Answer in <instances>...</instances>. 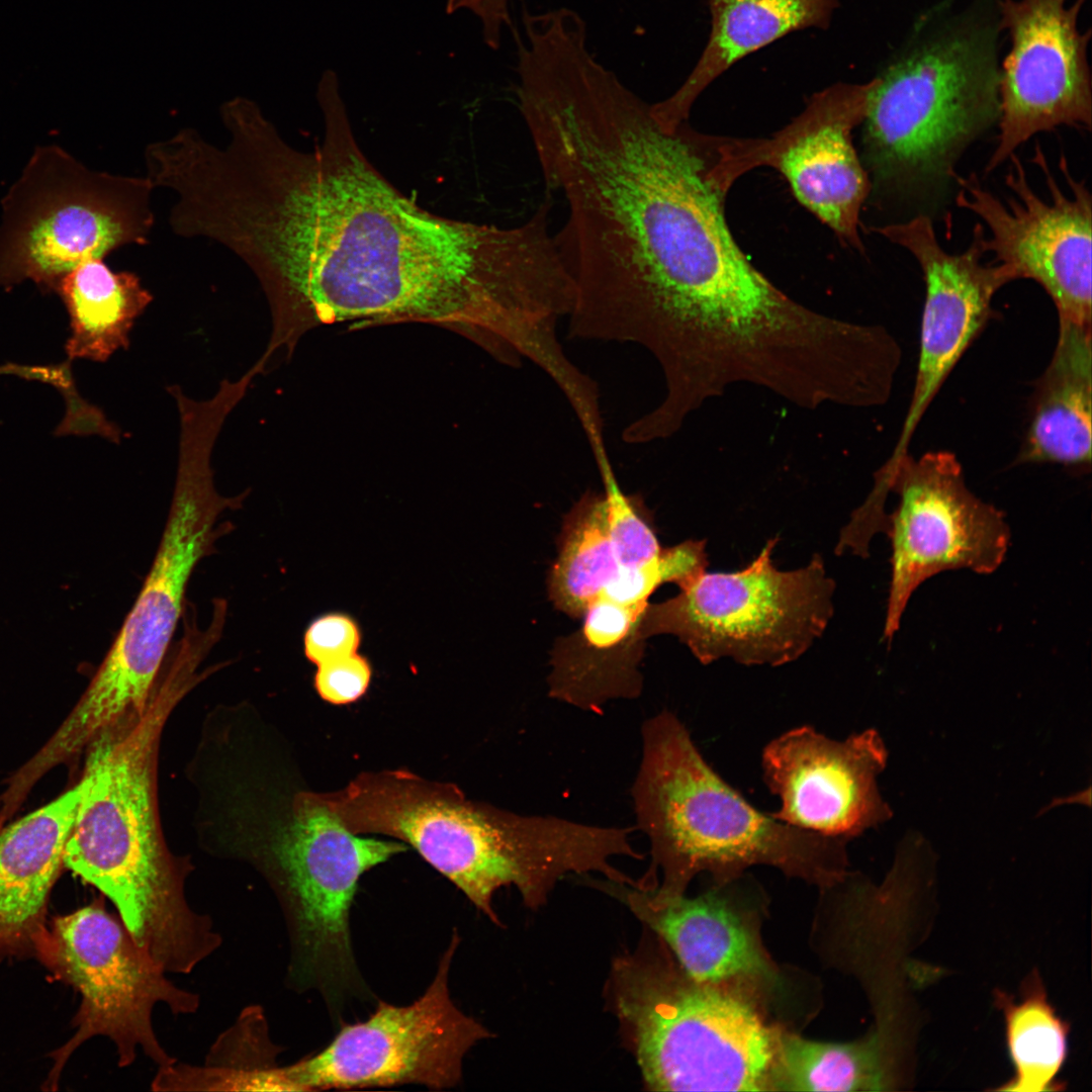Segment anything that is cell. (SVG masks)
<instances>
[{"instance_id": "6da1fadb", "label": "cell", "mask_w": 1092, "mask_h": 1092, "mask_svg": "<svg viewBox=\"0 0 1092 1092\" xmlns=\"http://www.w3.org/2000/svg\"><path fill=\"white\" fill-rule=\"evenodd\" d=\"M315 96L320 144L297 150L269 119L254 121L218 163L201 206L203 237L240 257L268 300L261 359L290 358L305 333L337 323L452 326L514 352L534 348L569 285L550 206L513 228L434 214L363 154L334 70Z\"/></svg>"}, {"instance_id": "7a4b0ae2", "label": "cell", "mask_w": 1092, "mask_h": 1092, "mask_svg": "<svg viewBox=\"0 0 1092 1092\" xmlns=\"http://www.w3.org/2000/svg\"><path fill=\"white\" fill-rule=\"evenodd\" d=\"M712 136L664 130L631 90L571 116L541 158L568 205L555 238L575 285L569 337L635 343L662 368L741 363L795 301L748 261L724 217Z\"/></svg>"}, {"instance_id": "3957f363", "label": "cell", "mask_w": 1092, "mask_h": 1092, "mask_svg": "<svg viewBox=\"0 0 1092 1092\" xmlns=\"http://www.w3.org/2000/svg\"><path fill=\"white\" fill-rule=\"evenodd\" d=\"M199 664L173 654L142 712L100 732L86 747L79 800L64 864L116 907L122 924L164 972L189 974L221 942L208 915L185 896L186 868L163 839L157 754L164 725L200 680Z\"/></svg>"}, {"instance_id": "277c9868", "label": "cell", "mask_w": 1092, "mask_h": 1092, "mask_svg": "<svg viewBox=\"0 0 1092 1092\" xmlns=\"http://www.w3.org/2000/svg\"><path fill=\"white\" fill-rule=\"evenodd\" d=\"M316 796L351 832L412 846L497 926L493 897L500 888H516L535 910L569 874L610 875L619 850L612 826L517 814L404 769L365 771Z\"/></svg>"}, {"instance_id": "5b68a950", "label": "cell", "mask_w": 1092, "mask_h": 1092, "mask_svg": "<svg viewBox=\"0 0 1092 1092\" xmlns=\"http://www.w3.org/2000/svg\"><path fill=\"white\" fill-rule=\"evenodd\" d=\"M997 0L943 1L874 78L863 158L876 186L914 190L953 177L964 151L999 120Z\"/></svg>"}, {"instance_id": "8992f818", "label": "cell", "mask_w": 1092, "mask_h": 1092, "mask_svg": "<svg viewBox=\"0 0 1092 1092\" xmlns=\"http://www.w3.org/2000/svg\"><path fill=\"white\" fill-rule=\"evenodd\" d=\"M641 737L631 797L651 863L638 888L678 894L701 870L725 874L754 863L817 880L842 871L846 840L755 809L707 763L672 712L645 720Z\"/></svg>"}, {"instance_id": "52a82bcc", "label": "cell", "mask_w": 1092, "mask_h": 1092, "mask_svg": "<svg viewBox=\"0 0 1092 1092\" xmlns=\"http://www.w3.org/2000/svg\"><path fill=\"white\" fill-rule=\"evenodd\" d=\"M645 930L612 963L607 995L646 1089L766 1090L770 1030L743 1000L674 970Z\"/></svg>"}, {"instance_id": "ba28073f", "label": "cell", "mask_w": 1092, "mask_h": 1092, "mask_svg": "<svg viewBox=\"0 0 1092 1092\" xmlns=\"http://www.w3.org/2000/svg\"><path fill=\"white\" fill-rule=\"evenodd\" d=\"M250 833L249 857L274 889L290 938L288 981L316 990L334 1020L348 1004L374 996L355 960L351 908L360 878L405 851L401 841L363 837L348 830L317 798L300 791Z\"/></svg>"}, {"instance_id": "9c48e42d", "label": "cell", "mask_w": 1092, "mask_h": 1092, "mask_svg": "<svg viewBox=\"0 0 1092 1092\" xmlns=\"http://www.w3.org/2000/svg\"><path fill=\"white\" fill-rule=\"evenodd\" d=\"M248 492L229 497L216 491L205 448L178 452L172 503L151 570L89 687L49 739L56 756L73 757L100 732L144 710L182 614L189 577L222 533L216 527L220 514L240 508Z\"/></svg>"}, {"instance_id": "30bf717a", "label": "cell", "mask_w": 1092, "mask_h": 1092, "mask_svg": "<svg viewBox=\"0 0 1092 1092\" xmlns=\"http://www.w3.org/2000/svg\"><path fill=\"white\" fill-rule=\"evenodd\" d=\"M151 180L88 169L63 148L36 147L1 200L0 287L42 292L89 258L145 246L155 223Z\"/></svg>"}, {"instance_id": "8fae6325", "label": "cell", "mask_w": 1092, "mask_h": 1092, "mask_svg": "<svg viewBox=\"0 0 1092 1092\" xmlns=\"http://www.w3.org/2000/svg\"><path fill=\"white\" fill-rule=\"evenodd\" d=\"M778 538L733 572L704 571L679 593L648 603L645 639L670 634L703 664L730 657L744 665L779 666L803 655L833 616L834 580L815 554L794 570L772 562Z\"/></svg>"}, {"instance_id": "7c38bea8", "label": "cell", "mask_w": 1092, "mask_h": 1092, "mask_svg": "<svg viewBox=\"0 0 1092 1092\" xmlns=\"http://www.w3.org/2000/svg\"><path fill=\"white\" fill-rule=\"evenodd\" d=\"M32 946L82 996L77 1031L55 1056L51 1085L76 1048L95 1035L113 1041L120 1067L131 1065L138 1050L160 1069L176 1063L154 1031V1008L165 1004L176 1015L192 1014L199 1007V996L168 980L101 902L55 919Z\"/></svg>"}, {"instance_id": "4fadbf2b", "label": "cell", "mask_w": 1092, "mask_h": 1092, "mask_svg": "<svg viewBox=\"0 0 1092 1092\" xmlns=\"http://www.w3.org/2000/svg\"><path fill=\"white\" fill-rule=\"evenodd\" d=\"M459 940L454 930L433 982L416 1001L396 1006L380 1000L364 1021L341 1023L321 1051L280 1067L283 1091L457 1086L465 1055L492 1037L450 997L448 975Z\"/></svg>"}, {"instance_id": "5bb4252c", "label": "cell", "mask_w": 1092, "mask_h": 1092, "mask_svg": "<svg viewBox=\"0 0 1092 1092\" xmlns=\"http://www.w3.org/2000/svg\"><path fill=\"white\" fill-rule=\"evenodd\" d=\"M899 495L887 516L891 542V579L884 626L890 643L916 588L944 570L967 568L994 572L1003 562L1010 530L1004 515L972 493L956 455L946 451L904 455L878 471L870 493L885 502Z\"/></svg>"}, {"instance_id": "9a60e30c", "label": "cell", "mask_w": 1092, "mask_h": 1092, "mask_svg": "<svg viewBox=\"0 0 1092 1092\" xmlns=\"http://www.w3.org/2000/svg\"><path fill=\"white\" fill-rule=\"evenodd\" d=\"M1005 183L1011 194L1000 199L975 174L954 173L956 202L987 226L985 253L994 255L1013 279L1038 283L1056 305L1060 320L1091 324V194L1085 180H1075L1064 157L1061 170L1067 187L1059 186L1037 147L1034 162L1045 176L1048 198L1030 186L1016 153Z\"/></svg>"}, {"instance_id": "2e32d148", "label": "cell", "mask_w": 1092, "mask_h": 1092, "mask_svg": "<svg viewBox=\"0 0 1092 1092\" xmlns=\"http://www.w3.org/2000/svg\"><path fill=\"white\" fill-rule=\"evenodd\" d=\"M874 79L836 83L815 93L805 109L768 139L715 138L712 173L729 190L756 167L779 171L794 195L843 242L862 250L859 212L872 182L852 144Z\"/></svg>"}, {"instance_id": "e0dca14e", "label": "cell", "mask_w": 1092, "mask_h": 1092, "mask_svg": "<svg viewBox=\"0 0 1092 1092\" xmlns=\"http://www.w3.org/2000/svg\"><path fill=\"white\" fill-rule=\"evenodd\" d=\"M1086 0H998L1010 48L1000 65L997 146L986 172L1034 134L1067 125L1090 130L1091 75L1079 15Z\"/></svg>"}, {"instance_id": "ac0fdd59", "label": "cell", "mask_w": 1092, "mask_h": 1092, "mask_svg": "<svg viewBox=\"0 0 1092 1092\" xmlns=\"http://www.w3.org/2000/svg\"><path fill=\"white\" fill-rule=\"evenodd\" d=\"M907 250L918 262L925 283L916 381L900 439L888 460L908 454V443L941 384L986 324L996 292L1014 281L1002 264L982 262L985 231L977 223L969 247L950 254L939 244L925 214L873 228Z\"/></svg>"}, {"instance_id": "d6986e66", "label": "cell", "mask_w": 1092, "mask_h": 1092, "mask_svg": "<svg viewBox=\"0 0 1092 1092\" xmlns=\"http://www.w3.org/2000/svg\"><path fill=\"white\" fill-rule=\"evenodd\" d=\"M887 749L875 729L843 741L812 726L793 728L763 749L761 767L769 791L781 800L770 815L790 826L848 841L889 820L877 777Z\"/></svg>"}, {"instance_id": "ffe728a7", "label": "cell", "mask_w": 1092, "mask_h": 1092, "mask_svg": "<svg viewBox=\"0 0 1092 1092\" xmlns=\"http://www.w3.org/2000/svg\"><path fill=\"white\" fill-rule=\"evenodd\" d=\"M597 889L619 900L672 952L693 981L711 985L753 974L762 960L752 936L735 913L713 894L687 898L653 887L641 889L608 880Z\"/></svg>"}, {"instance_id": "44dd1931", "label": "cell", "mask_w": 1092, "mask_h": 1092, "mask_svg": "<svg viewBox=\"0 0 1092 1092\" xmlns=\"http://www.w3.org/2000/svg\"><path fill=\"white\" fill-rule=\"evenodd\" d=\"M648 603L629 605L599 597L584 613L581 627L554 644L549 697L597 714L612 700L640 697L639 665L646 640L641 622Z\"/></svg>"}, {"instance_id": "7402d4cb", "label": "cell", "mask_w": 1092, "mask_h": 1092, "mask_svg": "<svg viewBox=\"0 0 1092 1092\" xmlns=\"http://www.w3.org/2000/svg\"><path fill=\"white\" fill-rule=\"evenodd\" d=\"M78 800L76 785L0 831V948L32 945L46 928Z\"/></svg>"}, {"instance_id": "603a6c76", "label": "cell", "mask_w": 1092, "mask_h": 1092, "mask_svg": "<svg viewBox=\"0 0 1092 1092\" xmlns=\"http://www.w3.org/2000/svg\"><path fill=\"white\" fill-rule=\"evenodd\" d=\"M711 30L702 55L679 88L650 104L666 131L687 121L700 94L732 65L784 35L826 28L839 0H707Z\"/></svg>"}, {"instance_id": "cb8c5ba5", "label": "cell", "mask_w": 1092, "mask_h": 1092, "mask_svg": "<svg viewBox=\"0 0 1092 1092\" xmlns=\"http://www.w3.org/2000/svg\"><path fill=\"white\" fill-rule=\"evenodd\" d=\"M1091 324L1059 318L1052 360L1037 382L1018 461L1091 463Z\"/></svg>"}, {"instance_id": "d4e9b609", "label": "cell", "mask_w": 1092, "mask_h": 1092, "mask_svg": "<svg viewBox=\"0 0 1092 1092\" xmlns=\"http://www.w3.org/2000/svg\"><path fill=\"white\" fill-rule=\"evenodd\" d=\"M56 293L70 317L69 360L106 362L130 346L132 327L153 294L131 271L115 272L103 258H89L61 280Z\"/></svg>"}, {"instance_id": "484cf974", "label": "cell", "mask_w": 1092, "mask_h": 1092, "mask_svg": "<svg viewBox=\"0 0 1092 1092\" xmlns=\"http://www.w3.org/2000/svg\"><path fill=\"white\" fill-rule=\"evenodd\" d=\"M620 572L606 495L586 491L563 518L557 557L547 578L549 599L560 612L582 618Z\"/></svg>"}, {"instance_id": "4316f807", "label": "cell", "mask_w": 1092, "mask_h": 1092, "mask_svg": "<svg viewBox=\"0 0 1092 1092\" xmlns=\"http://www.w3.org/2000/svg\"><path fill=\"white\" fill-rule=\"evenodd\" d=\"M996 1004L1004 1015L1007 1048L1015 1071L996 1090H1060L1056 1078L1068 1056L1069 1026L1048 1001L1040 979L1033 975L1026 981L1018 1002L998 992Z\"/></svg>"}, {"instance_id": "83f0119b", "label": "cell", "mask_w": 1092, "mask_h": 1092, "mask_svg": "<svg viewBox=\"0 0 1092 1092\" xmlns=\"http://www.w3.org/2000/svg\"><path fill=\"white\" fill-rule=\"evenodd\" d=\"M278 1053L269 1039L262 1011L250 1008L217 1039L205 1067L174 1064L160 1069L153 1088L281 1091L275 1063Z\"/></svg>"}, {"instance_id": "f1b7e54d", "label": "cell", "mask_w": 1092, "mask_h": 1092, "mask_svg": "<svg viewBox=\"0 0 1092 1092\" xmlns=\"http://www.w3.org/2000/svg\"><path fill=\"white\" fill-rule=\"evenodd\" d=\"M886 1077L877 1035L852 1043L785 1035L777 1043L770 1084L794 1091H880Z\"/></svg>"}, {"instance_id": "f546056e", "label": "cell", "mask_w": 1092, "mask_h": 1092, "mask_svg": "<svg viewBox=\"0 0 1092 1092\" xmlns=\"http://www.w3.org/2000/svg\"><path fill=\"white\" fill-rule=\"evenodd\" d=\"M608 506L612 543L621 571L639 568L656 558L663 547L651 514L638 494H626L613 470L601 475Z\"/></svg>"}, {"instance_id": "4dcf8cb0", "label": "cell", "mask_w": 1092, "mask_h": 1092, "mask_svg": "<svg viewBox=\"0 0 1092 1092\" xmlns=\"http://www.w3.org/2000/svg\"><path fill=\"white\" fill-rule=\"evenodd\" d=\"M371 679V667L357 653L317 665L314 687L318 696L333 705H347L360 699Z\"/></svg>"}, {"instance_id": "1f68e13d", "label": "cell", "mask_w": 1092, "mask_h": 1092, "mask_svg": "<svg viewBox=\"0 0 1092 1092\" xmlns=\"http://www.w3.org/2000/svg\"><path fill=\"white\" fill-rule=\"evenodd\" d=\"M359 631L346 616L329 615L314 621L304 636L306 657L316 666L356 653Z\"/></svg>"}, {"instance_id": "d6a6232c", "label": "cell", "mask_w": 1092, "mask_h": 1092, "mask_svg": "<svg viewBox=\"0 0 1092 1092\" xmlns=\"http://www.w3.org/2000/svg\"><path fill=\"white\" fill-rule=\"evenodd\" d=\"M66 398V415L63 422L57 428L56 434L62 435H98L115 444H119L123 433L120 428L109 421L105 414L96 405L82 398L75 384L62 389Z\"/></svg>"}]
</instances>
